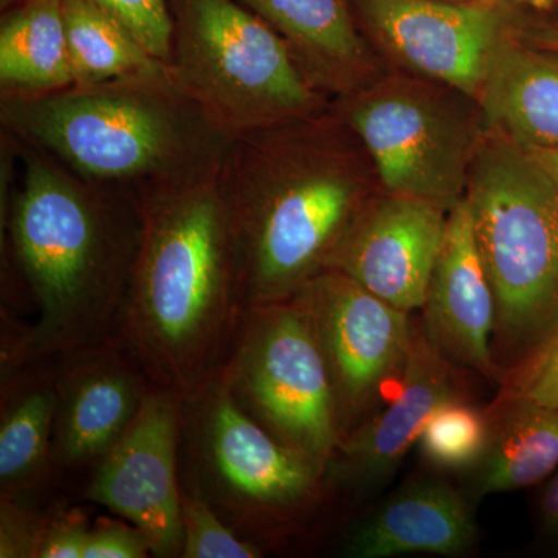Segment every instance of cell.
Returning a JSON list of instances; mask_svg holds the SVG:
<instances>
[{"mask_svg":"<svg viewBox=\"0 0 558 558\" xmlns=\"http://www.w3.org/2000/svg\"><path fill=\"white\" fill-rule=\"evenodd\" d=\"M220 168L140 197L142 234L116 332L150 384L183 402L218 379L247 311Z\"/></svg>","mask_w":558,"mask_h":558,"instance_id":"cell-1","label":"cell"},{"mask_svg":"<svg viewBox=\"0 0 558 558\" xmlns=\"http://www.w3.org/2000/svg\"><path fill=\"white\" fill-rule=\"evenodd\" d=\"M14 146L24 174L11 201V256L38 315L3 349L2 373L116 341L142 234L130 194L87 182L20 140Z\"/></svg>","mask_w":558,"mask_h":558,"instance_id":"cell-2","label":"cell"},{"mask_svg":"<svg viewBox=\"0 0 558 558\" xmlns=\"http://www.w3.org/2000/svg\"><path fill=\"white\" fill-rule=\"evenodd\" d=\"M377 179L357 135L329 108L233 138L220 183L245 307L293 299L326 270Z\"/></svg>","mask_w":558,"mask_h":558,"instance_id":"cell-3","label":"cell"},{"mask_svg":"<svg viewBox=\"0 0 558 558\" xmlns=\"http://www.w3.org/2000/svg\"><path fill=\"white\" fill-rule=\"evenodd\" d=\"M3 131L105 189L134 199L222 165L233 138L191 100L167 65L39 95H2Z\"/></svg>","mask_w":558,"mask_h":558,"instance_id":"cell-4","label":"cell"},{"mask_svg":"<svg viewBox=\"0 0 558 558\" xmlns=\"http://www.w3.org/2000/svg\"><path fill=\"white\" fill-rule=\"evenodd\" d=\"M464 197L494 292L492 354L506 385L558 332V186L531 150L487 131Z\"/></svg>","mask_w":558,"mask_h":558,"instance_id":"cell-5","label":"cell"},{"mask_svg":"<svg viewBox=\"0 0 558 558\" xmlns=\"http://www.w3.org/2000/svg\"><path fill=\"white\" fill-rule=\"evenodd\" d=\"M168 72L231 138L325 112L288 44L241 0H178Z\"/></svg>","mask_w":558,"mask_h":558,"instance_id":"cell-6","label":"cell"},{"mask_svg":"<svg viewBox=\"0 0 558 558\" xmlns=\"http://www.w3.org/2000/svg\"><path fill=\"white\" fill-rule=\"evenodd\" d=\"M387 193L450 211L464 199L486 123L464 92L413 75L366 84L336 108Z\"/></svg>","mask_w":558,"mask_h":558,"instance_id":"cell-7","label":"cell"},{"mask_svg":"<svg viewBox=\"0 0 558 558\" xmlns=\"http://www.w3.org/2000/svg\"><path fill=\"white\" fill-rule=\"evenodd\" d=\"M218 379L275 438L328 465L341 439L328 365L295 300L248 307Z\"/></svg>","mask_w":558,"mask_h":558,"instance_id":"cell-8","label":"cell"},{"mask_svg":"<svg viewBox=\"0 0 558 558\" xmlns=\"http://www.w3.org/2000/svg\"><path fill=\"white\" fill-rule=\"evenodd\" d=\"M293 300L322 348L347 438L379 410L389 381L402 376L414 322L337 270L322 271Z\"/></svg>","mask_w":558,"mask_h":558,"instance_id":"cell-9","label":"cell"},{"mask_svg":"<svg viewBox=\"0 0 558 558\" xmlns=\"http://www.w3.org/2000/svg\"><path fill=\"white\" fill-rule=\"evenodd\" d=\"M185 403L194 416L202 468L240 517L292 515L326 484L325 465L275 438L219 379Z\"/></svg>","mask_w":558,"mask_h":558,"instance_id":"cell-10","label":"cell"},{"mask_svg":"<svg viewBox=\"0 0 558 558\" xmlns=\"http://www.w3.org/2000/svg\"><path fill=\"white\" fill-rule=\"evenodd\" d=\"M183 400L153 385L131 427L95 464L86 488L90 501L138 527L153 556L180 557L178 449Z\"/></svg>","mask_w":558,"mask_h":558,"instance_id":"cell-11","label":"cell"},{"mask_svg":"<svg viewBox=\"0 0 558 558\" xmlns=\"http://www.w3.org/2000/svg\"><path fill=\"white\" fill-rule=\"evenodd\" d=\"M381 49L413 75L478 100L506 27L487 0H357Z\"/></svg>","mask_w":558,"mask_h":558,"instance_id":"cell-12","label":"cell"},{"mask_svg":"<svg viewBox=\"0 0 558 558\" xmlns=\"http://www.w3.org/2000/svg\"><path fill=\"white\" fill-rule=\"evenodd\" d=\"M447 218V209L428 202L374 193L330 253L326 270L341 271L398 310H422Z\"/></svg>","mask_w":558,"mask_h":558,"instance_id":"cell-13","label":"cell"},{"mask_svg":"<svg viewBox=\"0 0 558 558\" xmlns=\"http://www.w3.org/2000/svg\"><path fill=\"white\" fill-rule=\"evenodd\" d=\"M457 396H465L457 366L429 343L421 322L414 323L398 396L341 440L326 465V484L357 497L379 494L417 446L432 411Z\"/></svg>","mask_w":558,"mask_h":558,"instance_id":"cell-14","label":"cell"},{"mask_svg":"<svg viewBox=\"0 0 558 558\" xmlns=\"http://www.w3.org/2000/svg\"><path fill=\"white\" fill-rule=\"evenodd\" d=\"M57 363L51 457L61 468L95 465L131 427L153 384L116 341Z\"/></svg>","mask_w":558,"mask_h":558,"instance_id":"cell-15","label":"cell"},{"mask_svg":"<svg viewBox=\"0 0 558 558\" xmlns=\"http://www.w3.org/2000/svg\"><path fill=\"white\" fill-rule=\"evenodd\" d=\"M429 343L458 369L499 381L492 354L495 299L481 260L468 201L449 211L446 238L422 306Z\"/></svg>","mask_w":558,"mask_h":558,"instance_id":"cell-16","label":"cell"},{"mask_svg":"<svg viewBox=\"0 0 558 558\" xmlns=\"http://www.w3.org/2000/svg\"><path fill=\"white\" fill-rule=\"evenodd\" d=\"M475 509L449 481L413 476L348 532L343 556H468L480 539Z\"/></svg>","mask_w":558,"mask_h":558,"instance_id":"cell-17","label":"cell"},{"mask_svg":"<svg viewBox=\"0 0 558 558\" xmlns=\"http://www.w3.org/2000/svg\"><path fill=\"white\" fill-rule=\"evenodd\" d=\"M288 44L323 95L354 94L369 84L371 57L348 0H241Z\"/></svg>","mask_w":558,"mask_h":558,"instance_id":"cell-18","label":"cell"},{"mask_svg":"<svg viewBox=\"0 0 558 558\" xmlns=\"http://www.w3.org/2000/svg\"><path fill=\"white\" fill-rule=\"evenodd\" d=\"M478 102L487 131L526 149L557 148V51L508 33L495 51Z\"/></svg>","mask_w":558,"mask_h":558,"instance_id":"cell-19","label":"cell"},{"mask_svg":"<svg viewBox=\"0 0 558 558\" xmlns=\"http://www.w3.org/2000/svg\"><path fill=\"white\" fill-rule=\"evenodd\" d=\"M488 410L490 438L461 490L478 508L492 495L537 487L558 469V407L502 389Z\"/></svg>","mask_w":558,"mask_h":558,"instance_id":"cell-20","label":"cell"},{"mask_svg":"<svg viewBox=\"0 0 558 558\" xmlns=\"http://www.w3.org/2000/svg\"><path fill=\"white\" fill-rule=\"evenodd\" d=\"M2 379L0 499L27 501L53 462L58 363H28Z\"/></svg>","mask_w":558,"mask_h":558,"instance_id":"cell-21","label":"cell"},{"mask_svg":"<svg viewBox=\"0 0 558 558\" xmlns=\"http://www.w3.org/2000/svg\"><path fill=\"white\" fill-rule=\"evenodd\" d=\"M62 0H32L0 31L2 95H39L72 86Z\"/></svg>","mask_w":558,"mask_h":558,"instance_id":"cell-22","label":"cell"},{"mask_svg":"<svg viewBox=\"0 0 558 558\" xmlns=\"http://www.w3.org/2000/svg\"><path fill=\"white\" fill-rule=\"evenodd\" d=\"M62 16L76 86L130 78L165 68L94 0H62Z\"/></svg>","mask_w":558,"mask_h":558,"instance_id":"cell-23","label":"cell"},{"mask_svg":"<svg viewBox=\"0 0 558 558\" xmlns=\"http://www.w3.org/2000/svg\"><path fill=\"white\" fill-rule=\"evenodd\" d=\"M488 438V410H481L468 396H457L429 414L417 439L418 453L439 472L464 475L486 453Z\"/></svg>","mask_w":558,"mask_h":558,"instance_id":"cell-24","label":"cell"},{"mask_svg":"<svg viewBox=\"0 0 558 558\" xmlns=\"http://www.w3.org/2000/svg\"><path fill=\"white\" fill-rule=\"evenodd\" d=\"M182 558H258L263 550L238 537L201 495L180 487Z\"/></svg>","mask_w":558,"mask_h":558,"instance_id":"cell-25","label":"cell"},{"mask_svg":"<svg viewBox=\"0 0 558 558\" xmlns=\"http://www.w3.org/2000/svg\"><path fill=\"white\" fill-rule=\"evenodd\" d=\"M112 14L149 54L167 65L172 43L168 0H94Z\"/></svg>","mask_w":558,"mask_h":558,"instance_id":"cell-26","label":"cell"},{"mask_svg":"<svg viewBox=\"0 0 558 558\" xmlns=\"http://www.w3.org/2000/svg\"><path fill=\"white\" fill-rule=\"evenodd\" d=\"M46 519L25 501L0 499V557L36 558Z\"/></svg>","mask_w":558,"mask_h":558,"instance_id":"cell-27","label":"cell"},{"mask_svg":"<svg viewBox=\"0 0 558 558\" xmlns=\"http://www.w3.org/2000/svg\"><path fill=\"white\" fill-rule=\"evenodd\" d=\"M149 554L148 538L138 527L106 519L90 529L83 558H145Z\"/></svg>","mask_w":558,"mask_h":558,"instance_id":"cell-28","label":"cell"},{"mask_svg":"<svg viewBox=\"0 0 558 558\" xmlns=\"http://www.w3.org/2000/svg\"><path fill=\"white\" fill-rule=\"evenodd\" d=\"M502 389L543 405L558 407V332L545 351Z\"/></svg>","mask_w":558,"mask_h":558,"instance_id":"cell-29","label":"cell"},{"mask_svg":"<svg viewBox=\"0 0 558 558\" xmlns=\"http://www.w3.org/2000/svg\"><path fill=\"white\" fill-rule=\"evenodd\" d=\"M89 531L83 513L47 517L36 558H83Z\"/></svg>","mask_w":558,"mask_h":558,"instance_id":"cell-30","label":"cell"},{"mask_svg":"<svg viewBox=\"0 0 558 558\" xmlns=\"http://www.w3.org/2000/svg\"><path fill=\"white\" fill-rule=\"evenodd\" d=\"M535 488L531 510L535 545L558 556V469Z\"/></svg>","mask_w":558,"mask_h":558,"instance_id":"cell-31","label":"cell"},{"mask_svg":"<svg viewBox=\"0 0 558 558\" xmlns=\"http://www.w3.org/2000/svg\"><path fill=\"white\" fill-rule=\"evenodd\" d=\"M532 156L537 159L538 163L545 168L550 179L556 182L558 186V146L557 148H545V149H529Z\"/></svg>","mask_w":558,"mask_h":558,"instance_id":"cell-32","label":"cell"},{"mask_svg":"<svg viewBox=\"0 0 558 558\" xmlns=\"http://www.w3.org/2000/svg\"><path fill=\"white\" fill-rule=\"evenodd\" d=\"M529 39H531V44H534V46L557 51L558 53V27L539 28V31L532 33Z\"/></svg>","mask_w":558,"mask_h":558,"instance_id":"cell-33","label":"cell"},{"mask_svg":"<svg viewBox=\"0 0 558 558\" xmlns=\"http://www.w3.org/2000/svg\"><path fill=\"white\" fill-rule=\"evenodd\" d=\"M519 2L527 3V5L534 7V9L548 10L557 0H519Z\"/></svg>","mask_w":558,"mask_h":558,"instance_id":"cell-34","label":"cell"}]
</instances>
